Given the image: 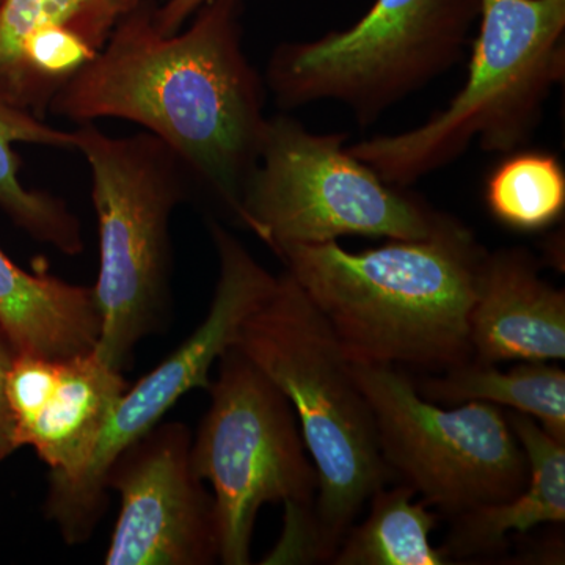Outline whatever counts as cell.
Listing matches in <instances>:
<instances>
[{"label": "cell", "mask_w": 565, "mask_h": 565, "mask_svg": "<svg viewBox=\"0 0 565 565\" xmlns=\"http://www.w3.org/2000/svg\"><path fill=\"white\" fill-rule=\"evenodd\" d=\"M210 233L218 278L206 319L177 351L126 390L84 470L47 490L44 514L68 545L85 544L103 519L109 504L106 476L115 457L161 423L184 394L210 388L212 366L236 343L245 319L273 291L277 275L256 262L228 228L210 218Z\"/></svg>", "instance_id": "10"}, {"label": "cell", "mask_w": 565, "mask_h": 565, "mask_svg": "<svg viewBox=\"0 0 565 565\" xmlns=\"http://www.w3.org/2000/svg\"><path fill=\"white\" fill-rule=\"evenodd\" d=\"M234 348L285 393L318 471L316 561L332 559L356 516L393 478L373 412L337 334L291 275L241 326Z\"/></svg>", "instance_id": "3"}, {"label": "cell", "mask_w": 565, "mask_h": 565, "mask_svg": "<svg viewBox=\"0 0 565 565\" xmlns=\"http://www.w3.org/2000/svg\"><path fill=\"white\" fill-rule=\"evenodd\" d=\"M351 371L385 462L427 504L456 516L525 489L530 465L501 407L481 401L440 407L392 364L351 362Z\"/></svg>", "instance_id": "9"}, {"label": "cell", "mask_w": 565, "mask_h": 565, "mask_svg": "<svg viewBox=\"0 0 565 565\" xmlns=\"http://www.w3.org/2000/svg\"><path fill=\"white\" fill-rule=\"evenodd\" d=\"M128 388L122 373L95 351L58 362L50 401L18 435L21 448L31 446L50 467V486L65 484L84 470Z\"/></svg>", "instance_id": "14"}, {"label": "cell", "mask_w": 565, "mask_h": 565, "mask_svg": "<svg viewBox=\"0 0 565 565\" xmlns=\"http://www.w3.org/2000/svg\"><path fill=\"white\" fill-rule=\"evenodd\" d=\"M0 326L18 353L61 362L95 351L102 316L90 286L28 273L0 248Z\"/></svg>", "instance_id": "15"}, {"label": "cell", "mask_w": 565, "mask_h": 565, "mask_svg": "<svg viewBox=\"0 0 565 565\" xmlns=\"http://www.w3.org/2000/svg\"><path fill=\"white\" fill-rule=\"evenodd\" d=\"M348 134H315L288 115L267 118L239 226L270 250L344 236L426 239L455 217L388 184L349 151Z\"/></svg>", "instance_id": "8"}, {"label": "cell", "mask_w": 565, "mask_h": 565, "mask_svg": "<svg viewBox=\"0 0 565 565\" xmlns=\"http://www.w3.org/2000/svg\"><path fill=\"white\" fill-rule=\"evenodd\" d=\"M467 81L418 128L348 145L385 182L408 188L457 161L473 141L520 150L565 74V0H479Z\"/></svg>", "instance_id": "4"}, {"label": "cell", "mask_w": 565, "mask_h": 565, "mask_svg": "<svg viewBox=\"0 0 565 565\" xmlns=\"http://www.w3.org/2000/svg\"><path fill=\"white\" fill-rule=\"evenodd\" d=\"M207 392L191 452L193 470L212 487L218 563H252L256 516L269 503L285 504V527L263 564L315 563L319 478L288 397L234 345Z\"/></svg>", "instance_id": "5"}, {"label": "cell", "mask_w": 565, "mask_h": 565, "mask_svg": "<svg viewBox=\"0 0 565 565\" xmlns=\"http://www.w3.org/2000/svg\"><path fill=\"white\" fill-rule=\"evenodd\" d=\"M416 492L403 484L379 489L371 497L370 515L349 527L332 557L334 565H445L444 550L435 548L430 533L437 515L429 504L414 503Z\"/></svg>", "instance_id": "19"}, {"label": "cell", "mask_w": 565, "mask_h": 565, "mask_svg": "<svg viewBox=\"0 0 565 565\" xmlns=\"http://www.w3.org/2000/svg\"><path fill=\"white\" fill-rule=\"evenodd\" d=\"M206 0H169L156 7L154 21L159 32L166 35L180 32L189 18L196 13Z\"/></svg>", "instance_id": "23"}, {"label": "cell", "mask_w": 565, "mask_h": 565, "mask_svg": "<svg viewBox=\"0 0 565 565\" xmlns=\"http://www.w3.org/2000/svg\"><path fill=\"white\" fill-rule=\"evenodd\" d=\"M244 6L206 0L188 31L166 35L156 0H141L55 95L51 114L77 125L136 122L181 159L195 196L239 226L267 125L264 82L244 51Z\"/></svg>", "instance_id": "1"}, {"label": "cell", "mask_w": 565, "mask_h": 565, "mask_svg": "<svg viewBox=\"0 0 565 565\" xmlns=\"http://www.w3.org/2000/svg\"><path fill=\"white\" fill-rule=\"evenodd\" d=\"M74 132L92 174L98 218L99 274L93 286L102 316L95 353L125 373L141 340L158 332L170 308L172 241L178 206L195 196L181 159L143 131L110 137L95 122Z\"/></svg>", "instance_id": "6"}, {"label": "cell", "mask_w": 565, "mask_h": 565, "mask_svg": "<svg viewBox=\"0 0 565 565\" xmlns=\"http://www.w3.org/2000/svg\"><path fill=\"white\" fill-rule=\"evenodd\" d=\"M17 355V348L0 326V463L21 448L20 441H18L17 418L11 411L9 392H7V379H9L11 363Z\"/></svg>", "instance_id": "22"}, {"label": "cell", "mask_w": 565, "mask_h": 565, "mask_svg": "<svg viewBox=\"0 0 565 565\" xmlns=\"http://www.w3.org/2000/svg\"><path fill=\"white\" fill-rule=\"evenodd\" d=\"M184 423H158L110 463L107 490L120 494L107 565L218 563L212 494L193 470Z\"/></svg>", "instance_id": "11"}, {"label": "cell", "mask_w": 565, "mask_h": 565, "mask_svg": "<svg viewBox=\"0 0 565 565\" xmlns=\"http://www.w3.org/2000/svg\"><path fill=\"white\" fill-rule=\"evenodd\" d=\"M17 143L74 150V132L52 128L0 99V210L39 243L50 244L63 255H81L85 241L79 217L61 196L22 184L21 159L13 150Z\"/></svg>", "instance_id": "17"}, {"label": "cell", "mask_w": 565, "mask_h": 565, "mask_svg": "<svg viewBox=\"0 0 565 565\" xmlns=\"http://www.w3.org/2000/svg\"><path fill=\"white\" fill-rule=\"evenodd\" d=\"M57 377L58 362L55 360L25 353L14 356L7 379V392L11 411L17 418L18 435L50 401Z\"/></svg>", "instance_id": "21"}, {"label": "cell", "mask_w": 565, "mask_h": 565, "mask_svg": "<svg viewBox=\"0 0 565 565\" xmlns=\"http://www.w3.org/2000/svg\"><path fill=\"white\" fill-rule=\"evenodd\" d=\"M141 0H0V99L44 120Z\"/></svg>", "instance_id": "12"}, {"label": "cell", "mask_w": 565, "mask_h": 565, "mask_svg": "<svg viewBox=\"0 0 565 565\" xmlns=\"http://www.w3.org/2000/svg\"><path fill=\"white\" fill-rule=\"evenodd\" d=\"M505 416L530 465L525 489L511 500L452 516L451 533L441 548L448 559L497 552L508 534L565 522V444L546 434L531 416L519 412Z\"/></svg>", "instance_id": "16"}, {"label": "cell", "mask_w": 565, "mask_h": 565, "mask_svg": "<svg viewBox=\"0 0 565 565\" xmlns=\"http://www.w3.org/2000/svg\"><path fill=\"white\" fill-rule=\"evenodd\" d=\"M274 253L351 362L446 371L473 356L468 316L487 250L457 218L426 239L370 250L332 241Z\"/></svg>", "instance_id": "2"}, {"label": "cell", "mask_w": 565, "mask_h": 565, "mask_svg": "<svg viewBox=\"0 0 565 565\" xmlns=\"http://www.w3.org/2000/svg\"><path fill=\"white\" fill-rule=\"evenodd\" d=\"M479 0H375L351 28L282 43L266 84L281 109L337 102L373 125L462 61Z\"/></svg>", "instance_id": "7"}, {"label": "cell", "mask_w": 565, "mask_h": 565, "mask_svg": "<svg viewBox=\"0 0 565 565\" xmlns=\"http://www.w3.org/2000/svg\"><path fill=\"white\" fill-rule=\"evenodd\" d=\"M475 359L487 363L565 359V294L522 248L487 252L470 316Z\"/></svg>", "instance_id": "13"}, {"label": "cell", "mask_w": 565, "mask_h": 565, "mask_svg": "<svg viewBox=\"0 0 565 565\" xmlns=\"http://www.w3.org/2000/svg\"><path fill=\"white\" fill-rule=\"evenodd\" d=\"M424 399L457 405L481 401L531 416L545 433L565 444V373L548 362H520L512 370L470 360L438 377L414 381Z\"/></svg>", "instance_id": "18"}, {"label": "cell", "mask_w": 565, "mask_h": 565, "mask_svg": "<svg viewBox=\"0 0 565 565\" xmlns=\"http://www.w3.org/2000/svg\"><path fill=\"white\" fill-rule=\"evenodd\" d=\"M484 200L494 221L520 233L550 228L565 211V172L552 152L505 154L487 178Z\"/></svg>", "instance_id": "20"}]
</instances>
